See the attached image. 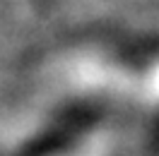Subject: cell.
I'll list each match as a JSON object with an SVG mask.
<instances>
[{"label":"cell","mask_w":159,"mask_h":156,"mask_svg":"<svg viewBox=\"0 0 159 156\" xmlns=\"http://www.w3.org/2000/svg\"><path fill=\"white\" fill-rule=\"evenodd\" d=\"M72 89L101 94L118 103L159 108V58H120L104 50H84L65 63Z\"/></svg>","instance_id":"1"}]
</instances>
